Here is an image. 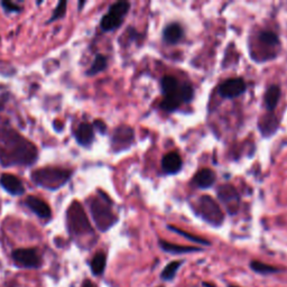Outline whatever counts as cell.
I'll use <instances>...</instances> for the list:
<instances>
[{"mask_svg": "<svg viewBox=\"0 0 287 287\" xmlns=\"http://www.w3.org/2000/svg\"><path fill=\"white\" fill-rule=\"evenodd\" d=\"M218 196L220 201L225 205L229 213L234 214L239 209L240 197L237 190L232 185L224 184L219 189Z\"/></svg>", "mask_w": 287, "mask_h": 287, "instance_id": "cell-7", "label": "cell"}, {"mask_svg": "<svg viewBox=\"0 0 287 287\" xmlns=\"http://www.w3.org/2000/svg\"><path fill=\"white\" fill-rule=\"evenodd\" d=\"M161 84H162V90L166 97L174 95V93L178 90V87H180L177 80L172 77V75H166V77H164L162 79Z\"/></svg>", "mask_w": 287, "mask_h": 287, "instance_id": "cell-21", "label": "cell"}, {"mask_svg": "<svg viewBox=\"0 0 287 287\" xmlns=\"http://www.w3.org/2000/svg\"><path fill=\"white\" fill-rule=\"evenodd\" d=\"M246 91V83L241 78L229 79L221 84L219 88V93L223 98H236Z\"/></svg>", "mask_w": 287, "mask_h": 287, "instance_id": "cell-10", "label": "cell"}, {"mask_svg": "<svg viewBox=\"0 0 287 287\" xmlns=\"http://www.w3.org/2000/svg\"><path fill=\"white\" fill-rule=\"evenodd\" d=\"M199 213L202 219L214 227H219L224 220V215L219 204L208 195L202 196L199 200Z\"/></svg>", "mask_w": 287, "mask_h": 287, "instance_id": "cell-5", "label": "cell"}, {"mask_svg": "<svg viewBox=\"0 0 287 287\" xmlns=\"http://www.w3.org/2000/svg\"><path fill=\"white\" fill-rule=\"evenodd\" d=\"M180 97L182 99V102H189L193 98V88L189 83H183L180 84Z\"/></svg>", "mask_w": 287, "mask_h": 287, "instance_id": "cell-28", "label": "cell"}, {"mask_svg": "<svg viewBox=\"0 0 287 287\" xmlns=\"http://www.w3.org/2000/svg\"><path fill=\"white\" fill-rule=\"evenodd\" d=\"M65 12H67V3L60 2L58 5V7H56V9H55L53 16L51 17L50 22H53V21L59 20V18H61V17H63L65 15Z\"/></svg>", "mask_w": 287, "mask_h": 287, "instance_id": "cell-29", "label": "cell"}, {"mask_svg": "<svg viewBox=\"0 0 287 287\" xmlns=\"http://www.w3.org/2000/svg\"><path fill=\"white\" fill-rule=\"evenodd\" d=\"M26 204L33 212L37 214L40 218H50L51 209L49 204L37 196H28L26 200Z\"/></svg>", "mask_w": 287, "mask_h": 287, "instance_id": "cell-12", "label": "cell"}, {"mask_svg": "<svg viewBox=\"0 0 287 287\" xmlns=\"http://www.w3.org/2000/svg\"><path fill=\"white\" fill-rule=\"evenodd\" d=\"M130 5L127 2H118L112 5L107 15L101 21V28L106 32L114 31L118 28L124 22V17L129 12Z\"/></svg>", "mask_w": 287, "mask_h": 287, "instance_id": "cell-6", "label": "cell"}, {"mask_svg": "<svg viewBox=\"0 0 287 287\" xmlns=\"http://www.w3.org/2000/svg\"><path fill=\"white\" fill-rule=\"evenodd\" d=\"M178 90H180V87H178ZM178 90L174 93V95L165 97V99L162 101L161 107L163 110L172 112L180 107V105L182 103V99L180 97V92H178Z\"/></svg>", "mask_w": 287, "mask_h": 287, "instance_id": "cell-19", "label": "cell"}, {"mask_svg": "<svg viewBox=\"0 0 287 287\" xmlns=\"http://www.w3.org/2000/svg\"><path fill=\"white\" fill-rule=\"evenodd\" d=\"M13 259L22 267L37 268L41 266V258L35 249H17L13 252Z\"/></svg>", "mask_w": 287, "mask_h": 287, "instance_id": "cell-9", "label": "cell"}, {"mask_svg": "<svg viewBox=\"0 0 287 287\" xmlns=\"http://www.w3.org/2000/svg\"><path fill=\"white\" fill-rule=\"evenodd\" d=\"M162 167L164 172L167 174H175L180 171L182 167V158L180 155L175 152L168 153L163 157Z\"/></svg>", "mask_w": 287, "mask_h": 287, "instance_id": "cell-13", "label": "cell"}, {"mask_svg": "<svg viewBox=\"0 0 287 287\" xmlns=\"http://www.w3.org/2000/svg\"><path fill=\"white\" fill-rule=\"evenodd\" d=\"M37 158V148L13 129H0V163L5 166L31 165Z\"/></svg>", "mask_w": 287, "mask_h": 287, "instance_id": "cell-1", "label": "cell"}, {"mask_svg": "<svg viewBox=\"0 0 287 287\" xmlns=\"http://www.w3.org/2000/svg\"><path fill=\"white\" fill-rule=\"evenodd\" d=\"M259 41L262 44L268 45V46H275L278 45V39L275 33L266 31V32H261L259 34Z\"/></svg>", "mask_w": 287, "mask_h": 287, "instance_id": "cell-26", "label": "cell"}, {"mask_svg": "<svg viewBox=\"0 0 287 287\" xmlns=\"http://www.w3.org/2000/svg\"><path fill=\"white\" fill-rule=\"evenodd\" d=\"M229 287H239V286H234V285H231V286H229Z\"/></svg>", "mask_w": 287, "mask_h": 287, "instance_id": "cell-34", "label": "cell"}, {"mask_svg": "<svg viewBox=\"0 0 287 287\" xmlns=\"http://www.w3.org/2000/svg\"><path fill=\"white\" fill-rule=\"evenodd\" d=\"M95 125H96L97 128L100 130V133H105V131H106V125L103 124L101 120H96Z\"/></svg>", "mask_w": 287, "mask_h": 287, "instance_id": "cell-31", "label": "cell"}, {"mask_svg": "<svg viewBox=\"0 0 287 287\" xmlns=\"http://www.w3.org/2000/svg\"><path fill=\"white\" fill-rule=\"evenodd\" d=\"M71 176L69 169L58 167H45L33 172L32 180L37 185L43 186L49 190H58L63 186Z\"/></svg>", "mask_w": 287, "mask_h": 287, "instance_id": "cell-2", "label": "cell"}, {"mask_svg": "<svg viewBox=\"0 0 287 287\" xmlns=\"http://www.w3.org/2000/svg\"><path fill=\"white\" fill-rule=\"evenodd\" d=\"M159 246L163 249L164 251L169 252V253H175V255H178V253H187V252H195V251H200L201 248L197 247H190V246H181V244H175V243H171L168 241H164V240H161L159 241Z\"/></svg>", "mask_w": 287, "mask_h": 287, "instance_id": "cell-16", "label": "cell"}, {"mask_svg": "<svg viewBox=\"0 0 287 287\" xmlns=\"http://www.w3.org/2000/svg\"><path fill=\"white\" fill-rule=\"evenodd\" d=\"M68 225L74 237H84L93 233L92 227L82 205L73 202L68 210Z\"/></svg>", "mask_w": 287, "mask_h": 287, "instance_id": "cell-3", "label": "cell"}, {"mask_svg": "<svg viewBox=\"0 0 287 287\" xmlns=\"http://www.w3.org/2000/svg\"><path fill=\"white\" fill-rule=\"evenodd\" d=\"M278 122H277L276 117L274 115H267L262 118V121H260L259 128L263 136H269L277 129Z\"/></svg>", "mask_w": 287, "mask_h": 287, "instance_id": "cell-20", "label": "cell"}, {"mask_svg": "<svg viewBox=\"0 0 287 287\" xmlns=\"http://www.w3.org/2000/svg\"><path fill=\"white\" fill-rule=\"evenodd\" d=\"M81 287H96V286L93 285L92 281H90V280H84V283L82 284Z\"/></svg>", "mask_w": 287, "mask_h": 287, "instance_id": "cell-32", "label": "cell"}, {"mask_svg": "<svg viewBox=\"0 0 287 287\" xmlns=\"http://www.w3.org/2000/svg\"><path fill=\"white\" fill-rule=\"evenodd\" d=\"M134 142V130L128 126H120L112 136V148L115 152L128 149Z\"/></svg>", "mask_w": 287, "mask_h": 287, "instance_id": "cell-8", "label": "cell"}, {"mask_svg": "<svg viewBox=\"0 0 287 287\" xmlns=\"http://www.w3.org/2000/svg\"><path fill=\"white\" fill-rule=\"evenodd\" d=\"M107 68V59L103 55H97V58L93 62L92 67L88 71L89 75H95L99 72L103 71Z\"/></svg>", "mask_w": 287, "mask_h": 287, "instance_id": "cell-25", "label": "cell"}, {"mask_svg": "<svg viewBox=\"0 0 287 287\" xmlns=\"http://www.w3.org/2000/svg\"><path fill=\"white\" fill-rule=\"evenodd\" d=\"M169 229H171L172 231H174V232H176V233H178V234H181L182 237H184V238H186V239L191 240V241H193V242L202 243V244H210V242L208 241V240H205V239H203V238H200V237H197V236H194V234H190L189 232L183 231V230L178 229V228H175V227H169Z\"/></svg>", "mask_w": 287, "mask_h": 287, "instance_id": "cell-27", "label": "cell"}, {"mask_svg": "<svg viewBox=\"0 0 287 287\" xmlns=\"http://www.w3.org/2000/svg\"><path fill=\"white\" fill-rule=\"evenodd\" d=\"M250 268L255 272H258V274H261V275L275 274V272L280 271V269H278V268H276L271 265H268V263H265V262H261L259 260H252L250 262Z\"/></svg>", "mask_w": 287, "mask_h": 287, "instance_id": "cell-23", "label": "cell"}, {"mask_svg": "<svg viewBox=\"0 0 287 287\" xmlns=\"http://www.w3.org/2000/svg\"><path fill=\"white\" fill-rule=\"evenodd\" d=\"M0 183L5 190L13 195L24 194L25 189L20 178L12 175V174H4L0 178Z\"/></svg>", "mask_w": 287, "mask_h": 287, "instance_id": "cell-11", "label": "cell"}, {"mask_svg": "<svg viewBox=\"0 0 287 287\" xmlns=\"http://www.w3.org/2000/svg\"><path fill=\"white\" fill-rule=\"evenodd\" d=\"M280 89L278 86H270L267 89L265 95V105L268 111H272L279 101Z\"/></svg>", "mask_w": 287, "mask_h": 287, "instance_id": "cell-18", "label": "cell"}, {"mask_svg": "<svg viewBox=\"0 0 287 287\" xmlns=\"http://www.w3.org/2000/svg\"><path fill=\"white\" fill-rule=\"evenodd\" d=\"M204 286H205V287H215V286L212 285V284H206V283H204Z\"/></svg>", "mask_w": 287, "mask_h": 287, "instance_id": "cell-33", "label": "cell"}, {"mask_svg": "<svg viewBox=\"0 0 287 287\" xmlns=\"http://www.w3.org/2000/svg\"><path fill=\"white\" fill-rule=\"evenodd\" d=\"M164 40H165L169 44H175L182 39L183 36V30L178 24H169L166 26L163 33Z\"/></svg>", "mask_w": 287, "mask_h": 287, "instance_id": "cell-17", "label": "cell"}, {"mask_svg": "<svg viewBox=\"0 0 287 287\" xmlns=\"http://www.w3.org/2000/svg\"><path fill=\"white\" fill-rule=\"evenodd\" d=\"M2 5H3V7L9 13H17V12H20V9H21L16 4H14L12 2H3Z\"/></svg>", "mask_w": 287, "mask_h": 287, "instance_id": "cell-30", "label": "cell"}, {"mask_svg": "<svg viewBox=\"0 0 287 287\" xmlns=\"http://www.w3.org/2000/svg\"><path fill=\"white\" fill-rule=\"evenodd\" d=\"M181 265H182L181 260H175V261L169 262L168 265L162 270V274H161L162 279L163 280H172L174 277L176 276Z\"/></svg>", "mask_w": 287, "mask_h": 287, "instance_id": "cell-24", "label": "cell"}, {"mask_svg": "<svg viewBox=\"0 0 287 287\" xmlns=\"http://www.w3.org/2000/svg\"><path fill=\"white\" fill-rule=\"evenodd\" d=\"M107 257L105 252H98L91 261V270L95 275H101L106 269Z\"/></svg>", "mask_w": 287, "mask_h": 287, "instance_id": "cell-22", "label": "cell"}, {"mask_svg": "<svg viewBox=\"0 0 287 287\" xmlns=\"http://www.w3.org/2000/svg\"><path fill=\"white\" fill-rule=\"evenodd\" d=\"M193 181H194L195 184L201 187V189H206V187L213 185V183L215 181V174L212 169L209 168L200 169V171L195 174Z\"/></svg>", "mask_w": 287, "mask_h": 287, "instance_id": "cell-15", "label": "cell"}, {"mask_svg": "<svg viewBox=\"0 0 287 287\" xmlns=\"http://www.w3.org/2000/svg\"><path fill=\"white\" fill-rule=\"evenodd\" d=\"M90 210L97 227L101 231H107L116 223L117 216L112 212L111 206L106 199L93 197L90 202Z\"/></svg>", "mask_w": 287, "mask_h": 287, "instance_id": "cell-4", "label": "cell"}, {"mask_svg": "<svg viewBox=\"0 0 287 287\" xmlns=\"http://www.w3.org/2000/svg\"><path fill=\"white\" fill-rule=\"evenodd\" d=\"M75 138L78 143L82 146H89L95 139V133H93V127L90 124L83 122V124L78 127L75 131Z\"/></svg>", "mask_w": 287, "mask_h": 287, "instance_id": "cell-14", "label": "cell"}]
</instances>
